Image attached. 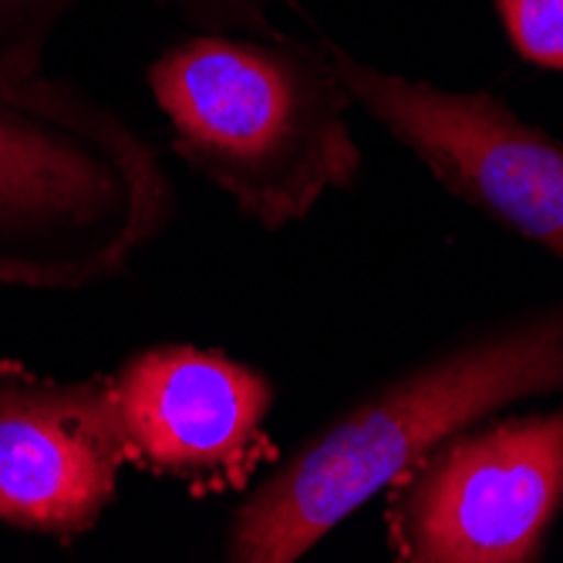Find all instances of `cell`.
<instances>
[{"instance_id":"1","label":"cell","mask_w":563,"mask_h":563,"mask_svg":"<svg viewBox=\"0 0 563 563\" xmlns=\"http://www.w3.org/2000/svg\"><path fill=\"white\" fill-rule=\"evenodd\" d=\"M543 395H563V297L463 331L307 435L236 506L227 560H300L429 449Z\"/></svg>"},{"instance_id":"2","label":"cell","mask_w":563,"mask_h":563,"mask_svg":"<svg viewBox=\"0 0 563 563\" xmlns=\"http://www.w3.org/2000/svg\"><path fill=\"white\" fill-rule=\"evenodd\" d=\"M169 217L166 169L122 115L41 71H0V284L112 280Z\"/></svg>"},{"instance_id":"3","label":"cell","mask_w":563,"mask_h":563,"mask_svg":"<svg viewBox=\"0 0 563 563\" xmlns=\"http://www.w3.org/2000/svg\"><path fill=\"white\" fill-rule=\"evenodd\" d=\"M148 88L179 156L267 230L351 189L362 166L324 51L210 31L152 62Z\"/></svg>"},{"instance_id":"4","label":"cell","mask_w":563,"mask_h":563,"mask_svg":"<svg viewBox=\"0 0 563 563\" xmlns=\"http://www.w3.org/2000/svg\"><path fill=\"white\" fill-rule=\"evenodd\" d=\"M563 509V401L489 416L388 486V543L405 563H530Z\"/></svg>"},{"instance_id":"5","label":"cell","mask_w":563,"mask_h":563,"mask_svg":"<svg viewBox=\"0 0 563 563\" xmlns=\"http://www.w3.org/2000/svg\"><path fill=\"white\" fill-rule=\"evenodd\" d=\"M347 98L459 199L563 264V145L489 91H452L321 47Z\"/></svg>"},{"instance_id":"6","label":"cell","mask_w":563,"mask_h":563,"mask_svg":"<svg viewBox=\"0 0 563 563\" xmlns=\"http://www.w3.org/2000/svg\"><path fill=\"white\" fill-rule=\"evenodd\" d=\"M132 463L112 375L62 382L0 362V527L75 540Z\"/></svg>"},{"instance_id":"7","label":"cell","mask_w":563,"mask_h":563,"mask_svg":"<svg viewBox=\"0 0 563 563\" xmlns=\"http://www.w3.org/2000/svg\"><path fill=\"white\" fill-rule=\"evenodd\" d=\"M132 463L192 496L236 493L271 452L274 385L264 372L192 344L132 354L112 375Z\"/></svg>"},{"instance_id":"8","label":"cell","mask_w":563,"mask_h":563,"mask_svg":"<svg viewBox=\"0 0 563 563\" xmlns=\"http://www.w3.org/2000/svg\"><path fill=\"white\" fill-rule=\"evenodd\" d=\"M78 0H0V71L37 75L44 44Z\"/></svg>"},{"instance_id":"9","label":"cell","mask_w":563,"mask_h":563,"mask_svg":"<svg viewBox=\"0 0 563 563\" xmlns=\"http://www.w3.org/2000/svg\"><path fill=\"white\" fill-rule=\"evenodd\" d=\"M496 11L527 62L563 71V0H496Z\"/></svg>"},{"instance_id":"10","label":"cell","mask_w":563,"mask_h":563,"mask_svg":"<svg viewBox=\"0 0 563 563\" xmlns=\"http://www.w3.org/2000/svg\"><path fill=\"white\" fill-rule=\"evenodd\" d=\"M169 4L210 31H267L271 8L280 0H169Z\"/></svg>"}]
</instances>
